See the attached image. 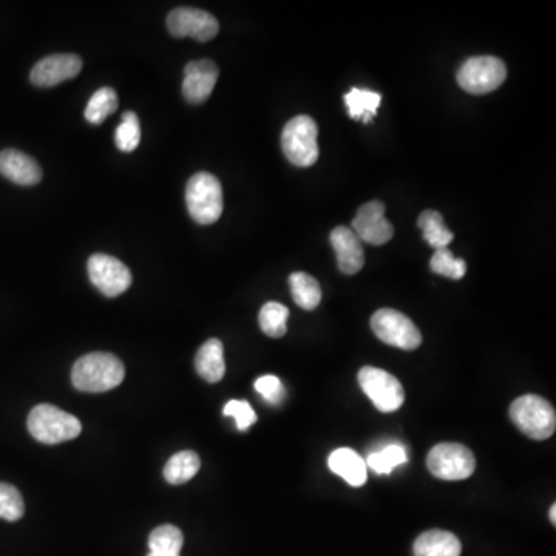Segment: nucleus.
I'll return each instance as SVG.
<instances>
[{"mask_svg": "<svg viewBox=\"0 0 556 556\" xmlns=\"http://www.w3.org/2000/svg\"><path fill=\"white\" fill-rule=\"evenodd\" d=\"M126 376L124 365L110 353H90L75 363L72 382L85 393H104L121 385Z\"/></svg>", "mask_w": 556, "mask_h": 556, "instance_id": "f257e3e1", "label": "nucleus"}, {"mask_svg": "<svg viewBox=\"0 0 556 556\" xmlns=\"http://www.w3.org/2000/svg\"><path fill=\"white\" fill-rule=\"evenodd\" d=\"M28 430L36 441L55 445L72 441L81 434V422L73 414L65 413L53 405L41 404L28 416Z\"/></svg>", "mask_w": 556, "mask_h": 556, "instance_id": "f03ea898", "label": "nucleus"}, {"mask_svg": "<svg viewBox=\"0 0 556 556\" xmlns=\"http://www.w3.org/2000/svg\"><path fill=\"white\" fill-rule=\"evenodd\" d=\"M186 204L197 223L214 224L223 214V187L211 173L200 172L187 181Z\"/></svg>", "mask_w": 556, "mask_h": 556, "instance_id": "7ed1b4c3", "label": "nucleus"}, {"mask_svg": "<svg viewBox=\"0 0 556 556\" xmlns=\"http://www.w3.org/2000/svg\"><path fill=\"white\" fill-rule=\"evenodd\" d=\"M510 419L526 436L546 441L555 433V408L536 394H526L510 405Z\"/></svg>", "mask_w": 556, "mask_h": 556, "instance_id": "20e7f679", "label": "nucleus"}, {"mask_svg": "<svg viewBox=\"0 0 556 556\" xmlns=\"http://www.w3.org/2000/svg\"><path fill=\"white\" fill-rule=\"evenodd\" d=\"M317 124L311 116L292 118L282 133V149L289 163L297 167H311L319 160Z\"/></svg>", "mask_w": 556, "mask_h": 556, "instance_id": "39448f33", "label": "nucleus"}, {"mask_svg": "<svg viewBox=\"0 0 556 556\" xmlns=\"http://www.w3.org/2000/svg\"><path fill=\"white\" fill-rule=\"evenodd\" d=\"M458 84L470 95H485L499 89L507 78V67L495 56L467 59L459 68Z\"/></svg>", "mask_w": 556, "mask_h": 556, "instance_id": "423d86ee", "label": "nucleus"}, {"mask_svg": "<svg viewBox=\"0 0 556 556\" xmlns=\"http://www.w3.org/2000/svg\"><path fill=\"white\" fill-rule=\"evenodd\" d=\"M428 470L444 481H462L476 470V459L470 448L456 442H444L431 448L427 458Z\"/></svg>", "mask_w": 556, "mask_h": 556, "instance_id": "0eeeda50", "label": "nucleus"}, {"mask_svg": "<svg viewBox=\"0 0 556 556\" xmlns=\"http://www.w3.org/2000/svg\"><path fill=\"white\" fill-rule=\"evenodd\" d=\"M371 328L382 342L401 350L413 351L422 343L421 331L405 314L396 309L384 308L374 312Z\"/></svg>", "mask_w": 556, "mask_h": 556, "instance_id": "6e6552de", "label": "nucleus"}, {"mask_svg": "<svg viewBox=\"0 0 556 556\" xmlns=\"http://www.w3.org/2000/svg\"><path fill=\"white\" fill-rule=\"evenodd\" d=\"M357 379L363 393L370 397L374 407L382 413H394L404 405V387L388 371L376 367H363Z\"/></svg>", "mask_w": 556, "mask_h": 556, "instance_id": "1a4fd4ad", "label": "nucleus"}, {"mask_svg": "<svg viewBox=\"0 0 556 556\" xmlns=\"http://www.w3.org/2000/svg\"><path fill=\"white\" fill-rule=\"evenodd\" d=\"M167 28L175 38H194L198 42H209L220 31L217 17L198 8L181 7L170 11Z\"/></svg>", "mask_w": 556, "mask_h": 556, "instance_id": "9d476101", "label": "nucleus"}, {"mask_svg": "<svg viewBox=\"0 0 556 556\" xmlns=\"http://www.w3.org/2000/svg\"><path fill=\"white\" fill-rule=\"evenodd\" d=\"M89 277L106 297H118L132 285V272L118 258L95 254L89 258Z\"/></svg>", "mask_w": 556, "mask_h": 556, "instance_id": "9b49d317", "label": "nucleus"}, {"mask_svg": "<svg viewBox=\"0 0 556 556\" xmlns=\"http://www.w3.org/2000/svg\"><path fill=\"white\" fill-rule=\"evenodd\" d=\"M353 232L360 241L370 245H385L393 238V224L385 218V204L382 201H370L363 204L353 220Z\"/></svg>", "mask_w": 556, "mask_h": 556, "instance_id": "f8f14e48", "label": "nucleus"}, {"mask_svg": "<svg viewBox=\"0 0 556 556\" xmlns=\"http://www.w3.org/2000/svg\"><path fill=\"white\" fill-rule=\"evenodd\" d=\"M82 70V59L72 53L51 55L34 65L30 73L31 82L38 87H55L68 79L76 78Z\"/></svg>", "mask_w": 556, "mask_h": 556, "instance_id": "ddd939ff", "label": "nucleus"}, {"mask_svg": "<svg viewBox=\"0 0 556 556\" xmlns=\"http://www.w3.org/2000/svg\"><path fill=\"white\" fill-rule=\"evenodd\" d=\"M218 67L211 59L192 61L184 68L183 95L190 104H203L214 92Z\"/></svg>", "mask_w": 556, "mask_h": 556, "instance_id": "4468645a", "label": "nucleus"}, {"mask_svg": "<svg viewBox=\"0 0 556 556\" xmlns=\"http://www.w3.org/2000/svg\"><path fill=\"white\" fill-rule=\"evenodd\" d=\"M329 240L336 252L340 271L346 275L357 274L365 263V252H363L362 241L357 238L353 229L339 226L331 232Z\"/></svg>", "mask_w": 556, "mask_h": 556, "instance_id": "2eb2a0df", "label": "nucleus"}, {"mask_svg": "<svg viewBox=\"0 0 556 556\" xmlns=\"http://www.w3.org/2000/svg\"><path fill=\"white\" fill-rule=\"evenodd\" d=\"M0 175L21 186H34L42 180V169L27 153L7 149L0 152Z\"/></svg>", "mask_w": 556, "mask_h": 556, "instance_id": "dca6fc26", "label": "nucleus"}, {"mask_svg": "<svg viewBox=\"0 0 556 556\" xmlns=\"http://www.w3.org/2000/svg\"><path fill=\"white\" fill-rule=\"evenodd\" d=\"M328 465L336 475L345 479L353 487H362L367 482L368 467L365 459L351 448H339L333 451L329 456Z\"/></svg>", "mask_w": 556, "mask_h": 556, "instance_id": "f3484780", "label": "nucleus"}, {"mask_svg": "<svg viewBox=\"0 0 556 556\" xmlns=\"http://www.w3.org/2000/svg\"><path fill=\"white\" fill-rule=\"evenodd\" d=\"M414 556H461L458 536L445 530H428L414 541Z\"/></svg>", "mask_w": 556, "mask_h": 556, "instance_id": "a211bd4d", "label": "nucleus"}, {"mask_svg": "<svg viewBox=\"0 0 556 556\" xmlns=\"http://www.w3.org/2000/svg\"><path fill=\"white\" fill-rule=\"evenodd\" d=\"M197 373L209 384H217L226 374L223 343L218 339L207 340L195 357Z\"/></svg>", "mask_w": 556, "mask_h": 556, "instance_id": "6ab92c4d", "label": "nucleus"}, {"mask_svg": "<svg viewBox=\"0 0 556 556\" xmlns=\"http://www.w3.org/2000/svg\"><path fill=\"white\" fill-rule=\"evenodd\" d=\"M382 96L380 93L367 89H351L345 95V104L351 118L370 124L379 110Z\"/></svg>", "mask_w": 556, "mask_h": 556, "instance_id": "aec40b11", "label": "nucleus"}, {"mask_svg": "<svg viewBox=\"0 0 556 556\" xmlns=\"http://www.w3.org/2000/svg\"><path fill=\"white\" fill-rule=\"evenodd\" d=\"M289 286H291L292 299L300 308L312 311L319 306L322 300V289L316 278L306 272H294L289 277Z\"/></svg>", "mask_w": 556, "mask_h": 556, "instance_id": "412c9836", "label": "nucleus"}, {"mask_svg": "<svg viewBox=\"0 0 556 556\" xmlns=\"http://www.w3.org/2000/svg\"><path fill=\"white\" fill-rule=\"evenodd\" d=\"M417 226L424 235V240L427 241L431 248L445 249L450 245L455 235L450 229L445 226L444 217L438 211H424L417 220Z\"/></svg>", "mask_w": 556, "mask_h": 556, "instance_id": "4be33fe9", "label": "nucleus"}, {"mask_svg": "<svg viewBox=\"0 0 556 556\" xmlns=\"http://www.w3.org/2000/svg\"><path fill=\"white\" fill-rule=\"evenodd\" d=\"M201 461L195 451H180L167 461L164 478L173 485L184 484L200 472Z\"/></svg>", "mask_w": 556, "mask_h": 556, "instance_id": "5701e85b", "label": "nucleus"}, {"mask_svg": "<svg viewBox=\"0 0 556 556\" xmlns=\"http://www.w3.org/2000/svg\"><path fill=\"white\" fill-rule=\"evenodd\" d=\"M116 109H118V95H116L115 90L110 89V87H102L98 92H95V95L90 98L89 104L85 107V119L90 124L99 126L112 113H115Z\"/></svg>", "mask_w": 556, "mask_h": 556, "instance_id": "b1692460", "label": "nucleus"}, {"mask_svg": "<svg viewBox=\"0 0 556 556\" xmlns=\"http://www.w3.org/2000/svg\"><path fill=\"white\" fill-rule=\"evenodd\" d=\"M288 317L289 309L285 305L278 302H269L260 311L258 322H260V328L266 336L272 337V339H280L288 331V328H286Z\"/></svg>", "mask_w": 556, "mask_h": 556, "instance_id": "393cba45", "label": "nucleus"}, {"mask_svg": "<svg viewBox=\"0 0 556 556\" xmlns=\"http://www.w3.org/2000/svg\"><path fill=\"white\" fill-rule=\"evenodd\" d=\"M183 543V532L170 524L156 527L149 536L150 552L160 555H180Z\"/></svg>", "mask_w": 556, "mask_h": 556, "instance_id": "a878e982", "label": "nucleus"}, {"mask_svg": "<svg viewBox=\"0 0 556 556\" xmlns=\"http://www.w3.org/2000/svg\"><path fill=\"white\" fill-rule=\"evenodd\" d=\"M407 450L401 444H390L368 456L367 467L379 475H390L394 468L407 462Z\"/></svg>", "mask_w": 556, "mask_h": 556, "instance_id": "bb28decb", "label": "nucleus"}, {"mask_svg": "<svg viewBox=\"0 0 556 556\" xmlns=\"http://www.w3.org/2000/svg\"><path fill=\"white\" fill-rule=\"evenodd\" d=\"M141 141V127L136 113L126 112L123 121L115 132V143L121 152L130 153L139 146Z\"/></svg>", "mask_w": 556, "mask_h": 556, "instance_id": "cd10ccee", "label": "nucleus"}, {"mask_svg": "<svg viewBox=\"0 0 556 556\" xmlns=\"http://www.w3.org/2000/svg\"><path fill=\"white\" fill-rule=\"evenodd\" d=\"M431 271L453 280H461L467 272V265L461 258H456L447 248L438 249L430 260Z\"/></svg>", "mask_w": 556, "mask_h": 556, "instance_id": "c85d7f7f", "label": "nucleus"}, {"mask_svg": "<svg viewBox=\"0 0 556 556\" xmlns=\"http://www.w3.org/2000/svg\"><path fill=\"white\" fill-rule=\"evenodd\" d=\"M25 504L21 492L13 485L0 482V518L5 521H19L24 516Z\"/></svg>", "mask_w": 556, "mask_h": 556, "instance_id": "c756f323", "label": "nucleus"}, {"mask_svg": "<svg viewBox=\"0 0 556 556\" xmlns=\"http://www.w3.org/2000/svg\"><path fill=\"white\" fill-rule=\"evenodd\" d=\"M255 390L269 404H280L285 397V387H283L282 380L275 376L258 377L257 382H255Z\"/></svg>", "mask_w": 556, "mask_h": 556, "instance_id": "7c9ffc66", "label": "nucleus"}, {"mask_svg": "<svg viewBox=\"0 0 556 556\" xmlns=\"http://www.w3.org/2000/svg\"><path fill=\"white\" fill-rule=\"evenodd\" d=\"M224 416L234 417L238 430H248L257 422V414L246 401H231L224 407Z\"/></svg>", "mask_w": 556, "mask_h": 556, "instance_id": "2f4dec72", "label": "nucleus"}, {"mask_svg": "<svg viewBox=\"0 0 556 556\" xmlns=\"http://www.w3.org/2000/svg\"><path fill=\"white\" fill-rule=\"evenodd\" d=\"M550 519H552L553 524H556V504H553L552 509H550Z\"/></svg>", "mask_w": 556, "mask_h": 556, "instance_id": "473e14b6", "label": "nucleus"}, {"mask_svg": "<svg viewBox=\"0 0 556 556\" xmlns=\"http://www.w3.org/2000/svg\"><path fill=\"white\" fill-rule=\"evenodd\" d=\"M147 556H180V555H160V553H152L150 552Z\"/></svg>", "mask_w": 556, "mask_h": 556, "instance_id": "72a5a7b5", "label": "nucleus"}]
</instances>
